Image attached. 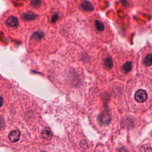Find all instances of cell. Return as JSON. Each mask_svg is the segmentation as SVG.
I'll return each mask as SVG.
<instances>
[{"mask_svg":"<svg viewBox=\"0 0 152 152\" xmlns=\"http://www.w3.org/2000/svg\"><path fill=\"white\" fill-rule=\"evenodd\" d=\"M148 95L145 90L143 89H140L137 90L134 95L135 100L139 103H143L145 102L147 99Z\"/></svg>","mask_w":152,"mask_h":152,"instance_id":"6da1fadb","label":"cell"},{"mask_svg":"<svg viewBox=\"0 0 152 152\" xmlns=\"http://www.w3.org/2000/svg\"><path fill=\"white\" fill-rule=\"evenodd\" d=\"M98 121L101 125H107L111 121V116L108 113L103 112L99 115Z\"/></svg>","mask_w":152,"mask_h":152,"instance_id":"7a4b0ae2","label":"cell"},{"mask_svg":"<svg viewBox=\"0 0 152 152\" xmlns=\"http://www.w3.org/2000/svg\"><path fill=\"white\" fill-rule=\"evenodd\" d=\"M20 135H21V133L20 131L18 129H15L12 131L10 133V134L9 135V138L11 142L16 143L19 140Z\"/></svg>","mask_w":152,"mask_h":152,"instance_id":"3957f363","label":"cell"},{"mask_svg":"<svg viewBox=\"0 0 152 152\" xmlns=\"http://www.w3.org/2000/svg\"><path fill=\"white\" fill-rule=\"evenodd\" d=\"M19 20L17 17L10 16L6 20V24L9 27H16L19 25Z\"/></svg>","mask_w":152,"mask_h":152,"instance_id":"277c9868","label":"cell"},{"mask_svg":"<svg viewBox=\"0 0 152 152\" xmlns=\"http://www.w3.org/2000/svg\"><path fill=\"white\" fill-rule=\"evenodd\" d=\"M81 6L82 9L86 11V12H91L94 10V7L92 3L89 1H84L81 4Z\"/></svg>","mask_w":152,"mask_h":152,"instance_id":"5b68a950","label":"cell"},{"mask_svg":"<svg viewBox=\"0 0 152 152\" xmlns=\"http://www.w3.org/2000/svg\"><path fill=\"white\" fill-rule=\"evenodd\" d=\"M41 137L44 139H45L47 140H49L52 137V133L49 129L46 128L42 131Z\"/></svg>","mask_w":152,"mask_h":152,"instance_id":"8992f818","label":"cell"},{"mask_svg":"<svg viewBox=\"0 0 152 152\" xmlns=\"http://www.w3.org/2000/svg\"><path fill=\"white\" fill-rule=\"evenodd\" d=\"M95 28L96 29V30H97L98 31H100L102 32L104 31L105 29V25L104 23L100 21V20H95Z\"/></svg>","mask_w":152,"mask_h":152,"instance_id":"52a82bcc","label":"cell"},{"mask_svg":"<svg viewBox=\"0 0 152 152\" xmlns=\"http://www.w3.org/2000/svg\"><path fill=\"white\" fill-rule=\"evenodd\" d=\"M104 64H105V67H106L107 68H108V69H111V68H112V67H113V63H112V61L111 58H109V57H108V58H105Z\"/></svg>","mask_w":152,"mask_h":152,"instance_id":"ba28073f","label":"cell"},{"mask_svg":"<svg viewBox=\"0 0 152 152\" xmlns=\"http://www.w3.org/2000/svg\"><path fill=\"white\" fill-rule=\"evenodd\" d=\"M144 64L146 66H150L152 65V54L147 55L144 60Z\"/></svg>","mask_w":152,"mask_h":152,"instance_id":"9c48e42d","label":"cell"},{"mask_svg":"<svg viewBox=\"0 0 152 152\" xmlns=\"http://www.w3.org/2000/svg\"><path fill=\"white\" fill-rule=\"evenodd\" d=\"M123 70L125 73H128L131 71L132 69V63L131 62H127L123 66Z\"/></svg>","mask_w":152,"mask_h":152,"instance_id":"30bf717a","label":"cell"},{"mask_svg":"<svg viewBox=\"0 0 152 152\" xmlns=\"http://www.w3.org/2000/svg\"><path fill=\"white\" fill-rule=\"evenodd\" d=\"M141 152H152V148L148 144L143 145L141 148Z\"/></svg>","mask_w":152,"mask_h":152,"instance_id":"8fae6325","label":"cell"},{"mask_svg":"<svg viewBox=\"0 0 152 152\" xmlns=\"http://www.w3.org/2000/svg\"><path fill=\"white\" fill-rule=\"evenodd\" d=\"M36 16L31 13H26L24 15V18L28 20H33L35 19V17Z\"/></svg>","mask_w":152,"mask_h":152,"instance_id":"7c38bea8","label":"cell"},{"mask_svg":"<svg viewBox=\"0 0 152 152\" xmlns=\"http://www.w3.org/2000/svg\"><path fill=\"white\" fill-rule=\"evenodd\" d=\"M41 4V0H32V5L35 8L39 7Z\"/></svg>","mask_w":152,"mask_h":152,"instance_id":"4fadbf2b","label":"cell"},{"mask_svg":"<svg viewBox=\"0 0 152 152\" xmlns=\"http://www.w3.org/2000/svg\"><path fill=\"white\" fill-rule=\"evenodd\" d=\"M119 152H128L126 149H125L124 148H122L119 150Z\"/></svg>","mask_w":152,"mask_h":152,"instance_id":"5bb4252c","label":"cell"},{"mask_svg":"<svg viewBox=\"0 0 152 152\" xmlns=\"http://www.w3.org/2000/svg\"><path fill=\"white\" fill-rule=\"evenodd\" d=\"M41 152H46V151H41Z\"/></svg>","mask_w":152,"mask_h":152,"instance_id":"9a60e30c","label":"cell"}]
</instances>
